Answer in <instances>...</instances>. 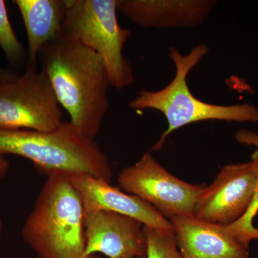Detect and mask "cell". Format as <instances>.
I'll use <instances>...</instances> for the list:
<instances>
[{"mask_svg":"<svg viewBox=\"0 0 258 258\" xmlns=\"http://www.w3.org/2000/svg\"><path fill=\"white\" fill-rule=\"evenodd\" d=\"M41 71L48 78L71 123L94 140L109 109V76L96 52L67 35L44 45L39 52Z\"/></svg>","mask_w":258,"mask_h":258,"instance_id":"6da1fadb","label":"cell"},{"mask_svg":"<svg viewBox=\"0 0 258 258\" xmlns=\"http://www.w3.org/2000/svg\"><path fill=\"white\" fill-rule=\"evenodd\" d=\"M23 226L38 258H83L84 208L66 172L50 171Z\"/></svg>","mask_w":258,"mask_h":258,"instance_id":"7a4b0ae2","label":"cell"},{"mask_svg":"<svg viewBox=\"0 0 258 258\" xmlns=\"http://www.w3.org/2000/svg\"><path fill=\"white\" fill-rule=\"evenodd\" d=\"M208 52L209 47L204 43L193 47L186 55L181 54L179 49L171 47L169 56L176 68L172 81L159 91L142 89L129 103V107L132 109H153L161 112L167 120V128L153 146L152 151L160 150L166 139L174 131L197 122L208 120L258 122V108L253 104H211L198 99L191 93L186 78Z\"/></svg>","mask_w":258,"mask_h":258,"instance_id":"3957f363","label":"cell"},{"mask_svg":"<svg viewBox=\"0 0 258 258\" xmlns=\"http://www.w3.org/2000/svg\"><path fill=\"white\" fill-rule=\"evenodd\" d=\"M6 154L29 159L45 174L82 173L109 183L112 179L106 154L71 122L50 132L0 128V155Z\"/></svg>","mask_w":258,"mask_h":258,"instance_id":"277c9868","label":"cell"},{"mask_svg":"<svg viewBox=\"0 0 258 258\" xmlns=\"http://www.w3.org/2000/svg\"><path fill=\"white\" fill-rule=\"evenodd\" d=\"M64 35L96 52L106 64L111 86L117 90L133 84L130 62L123 56L132 35L117 18V0H64Z\"/></svg>","mask_w":258,"mask_h":258,"instance_id":"5b68a950","label":"cell"},{"mask_svg":"<svg viewBox=\"0 0 258 258\" xmlns=\"http://www.w3.org/2000/svg\"><path fill=\"white\" fill-rule=\"evenodd\" d=\"M63 122L55 91L41 70L26 68L0 86V128L50 132Z\"/></svg>","mask_w":258,"mask_h":258,"instance_id":"8992f818","label":"cell"},{"mask_svg":"<svg viewBox=\"0 0 258 258\" xmlns=\"http://www.w3.org/2000/svg\"><path fill=\"white\" fill-rule=\"evenodd\" d=\"M118 182L126 192L149 203L168 220L181 215L194 216L197 200L205 188L176 177L150 152L123 169Z\"/></svg>","mask_w":258,"mask_h":258,"instance_id":"52a82bcc","label":"cell"},{"mask_svg":"<svg viewBox=\"0 0 258 258\" xmlns=\"http://www.w3.org/2000/svg\"><path fill=\"white\" fill-rule=\"evenodd\" d=\"M252 161L227 164L210 186H205L195 205L194 217L212 223L230 225L245 215L257 187Z\"/></svg>","mask_w":258,"mask_h":258,"instance_id":"ba28073f","label":"cell"},{"mask_svg":"<svg viewBox=\"0 0 258 258\" xmlns=\"http://www.w3.org/2000/svg\"><path fill=\"white\" fill-rule=\"evenodd\" d=\"M86 248L83 258L101 252L108 258L147 254L144 225L137 219L106 210H84Z\"/></svg>","mask_w":258,"mask_h":258,"instance_id":"9c48e42d","label":"cell"},{"mask_svg":"<svg viewBox=\"0 0 258 258\" xmlns=\"http://www.w3.org/2000/svg\"><path fill=\"white\" fill-rule=\"evenodd\" d=\"M83 202L84 210H106L133 217L146 227L174 230L170 220L142 199L123 192L111 183L82 173H67Z\"/></svg>","mask_w":258,"mask_h":258,"instance_id":"30bf717a","label":"cell"},{"mask_svg":"<svg viewBox=\"0 0 258 258\" xmlns=\"http://www.w3.org/2000/svg\"><path fill=\"white\" fill-rule=\"evenodd\" d=\"M169 220L184 258H249V247L231 233L228 225L189 215L171 217Z\"/></svg>","mask_w":258,"mask_h":258,"instance_id":"8fae6325","label":"cell"},{"mask_svg":"<svg viewBox=\"0 0 258 258\" xmlns=\"http://www.w3.org/2000/svg\"><path fill=\"white\" fill-rule=\"evenodd\" d=\"M216 5L212 0H117V10L144 28H194Z\"/></svg>","mask_w":258,"mask_h":258,"instance_id":"7c38bea8","label":"cell"},{"mask_svg":"<svg viewBox=\"0 0 258 258\" xmlns=\"http://www.w3.org/2000/svg\"><path fill=\"white\" fill-rule=\"evenodd\" d=\"M23 18L28 42L26 68L37 69L44 45L64 35V0H15Z\"/></svg>","mask_w":258,"mask_h":258,"instance_id":"4fadbf2b","label":"cell"},{"mask_svg":"<svg viewBox=\"0 0 258 258\" xmlns=\"http://www.w3.org/2000/svg\"><path fill=\"white\" fill-rule=\"evenodd\" d=\"M0 47L12 66H27L28 53L15 35L3 0H0Z\"/></svg>","mask_w":258,"mask_h":258,"instance_id":"5bb4252c","label":"cell"},{"mask_svg":"<svg viewBox=\"0 0 258 258\" xmlns=\"http://www.w3.org/2000/svg\"><path fill=\"white\" fill-rule=\"evenodd\" d=\"M144 232L147 245L146 258H184L178 249L174 231L144 226Z\"/></svg>","mask_w":258,"mask_h":258,"instance_id":"9a60e30c","label":"cell"},{"mask_svg":"<svg viewBox=\"0 0 258 258\" xmlns=\"http://www.w3.org/2000/svg\"><path fill=\"white\" fill-rule=\"evenodd\" d=\"M251 161L253 163L257 176L254 198L245 215L238 221L228 225L231 233L247 247H249L251 241L258 240V228L253 225L254 218L258 213V149L251 156Z\"/></svg>","mask_w":258,"mask_h":258,"instance_id":"2e32d148","label":"cell"},{"mask_svg":"<svg viewBox=\"0 0 258 258\" xmlns=\"http://www.w3.org/2000/svg\"><path fill=\"white\" fill-rule=\"evenodd\" d=\"M235 138L239 143L254 146L258 149V134L255 132L241 129L236 133Z\"/></svg>","mask_w":258,"mask_h":258,"instance_id":"e0dca14e","label":"cell"},{"mask_svg":"<svg viewBox=\"0 0 258 258\" xmlns=\"http://www.w3.org/2000/svg\"><path fill=\"white\" fill-rule=\"evenodd\" d=\"M20 74L16 71L10 69L0 68V86L10 81H14L19 77Z\"/></svg>","mask_w":258,"mask_h":258,"instance_id":"ac0fdd59","label":"cell"},{"mask_svg":"<svg viewBox=\"0 0 258 258\" xmlns=\"http://www.w3.org/2000/svg\"><path fill=\"white\" fill-rule=\"evenodd\" d=\"M10 169V162L5 156L0 155V180L4 179Z\"/></svg>","mask_w":258,"mask_h":258,"instance_id":"d6986e66","label":"cell"},{"mask_svg":"<svg viewBox=\"0 0 258 258\" xmlns=\"http://www.w3.org/2000/svg\"><path fill=\"white\" fill-rule=\"evenodd\" d=\"M2 229H3V224H2L1 215H0V237L2 235Z\"/></svg>","mask_w":258,"mask_h":258,"instance_id":"ffe728a7","label":"cell"},{"mask_svg":"<svg viewBox=\"0 0 258 258\" xmlns=\"http://www.w3.org/2000/svg\"><path fill=\"white\" fill-rule=\"evenodd\" d=\"M86 258H99L98 257H97V256L95 255V254H92V255L88 256V257ZM138 258H146V256H144V257H141Z\"/></svg>","mask_w":258,"mask_h":258,"instance_id":"44dd1931","label":"cell"}]
</instances>
